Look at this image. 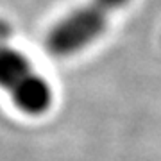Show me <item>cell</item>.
Masks as SVG:
<instances>
[{"label": "cell", "instance_id": "obj_1", "mask_svg": "<svg viewBox=\"0 0 161 161\" xmlns=\"http://www.w3.org/2000/svg\"><path fill=\"white\" fill-rule=\"evenodd\" d=\"M129 2L131 0H88L50 29L45 40L47 50L59 58L84 50L102 36L109 18Z\"/></svg>", "mask_w": 161, "mask_h": 161}, {"label": "cell", "instance_id": "obj_2", "mask_svg": "<svg viewBox=\"0 0 161 161\" xmlns=\"http://www.w3.org/2000/svg\"><path fill=\"white\" fill-rule=\"evenodd\" d=\"M0 88L11 95L18 109L27 115H43L52 104V90L25 54L0 43Z\"/></svg>", "mask_w": 161, "mask_h": 161}, {"label": "cell", "instance_id": "obj_3", "mask_svg": "<svg viewBox=\"0 0 161 161\" xmlns=\"http://www.w3.org/2000/svg\"><path fill=\"white\" fill-rule=\"evenodd\" d=\"M11 34H13L11 23L0 18V43H2V41H7L9 38H11Z\"/></svg>", "mask_w": 161, "mask_h": 161}]
</instances>
